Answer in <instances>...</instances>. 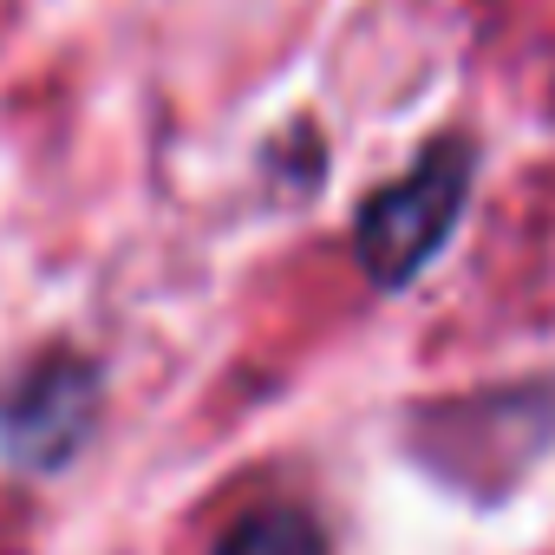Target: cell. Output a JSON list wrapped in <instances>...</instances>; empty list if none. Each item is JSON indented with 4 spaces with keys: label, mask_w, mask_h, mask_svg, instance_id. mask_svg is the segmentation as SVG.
I'll list each match as a JSON object with an SVG mask.
<instances>
[{
    "label": "cell",
    "mask_w": 555,
    "mask_h": 555,
    "mask_svg": "<svg viewBox=\"0 0 555 555\" xmlns=\"http://www.w3.org/2000/svg\"><path fill=\"white\" fill-rule=\"evenodd\" d=\"M470 183H477V144L438 138L418 151L412 170H399L392 183H379L360 203L353 255L373 288H405L444 255V242L457 235V222L470 209Z\"/></svg>",
    "instance_id": "obj_1"
},
{
    "label": "cell",
    "mask_w": 555,
    "mask_h": 555,
    "mask_svg": "<svg viewBox=\"0 0 555 555\" xmlns=\"http://www.w3.org/2000/svg\"><path fill=\"white\" fill-rule=\"evenodd\" d=\"M99 418V366L86 353H40L0 392V451L27 470H60Z\"/></svg>",
    "instance_id": "obj_2"
},
{
    "label": "cell",
    "mask_w": 555,
    "mask_h": 555,
    "mask_svg": "<svg viewBox=\"0 0 555 555\" xmlns=\"http://www.w3.org/2000/svg\"><path fill=\"white\" fill-rule=\"evenodd\" d=\"M216 555H327L321 529L288 509V503H268V509H248L229 522V535L216 542Z\"/></svg>",
    "instance_id": "obj_3"
}]
</instances>
